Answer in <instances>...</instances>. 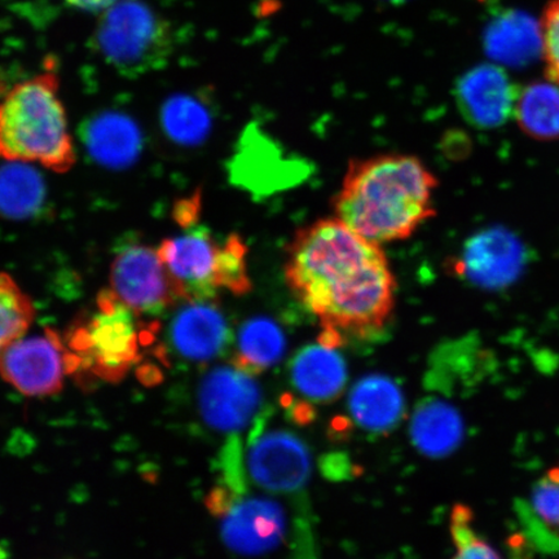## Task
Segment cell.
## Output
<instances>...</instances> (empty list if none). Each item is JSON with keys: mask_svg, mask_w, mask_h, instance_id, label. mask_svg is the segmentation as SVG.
Wrapping results in <instances>:
<instances>
[{"mask_svg": "<svg viewBox=\"0 0 559 559\" xmlns=\"http://www.w3.org/2000/svg\"><path fill=\"white\" fill-rule=\"evenodd\" d=\"M292 295L320 325V344L337 348L372 340L393 318L396 278L381 245L337 218L299 228L286 249Z\"/></svg>", "mask_w": 559, "mask_h": 559, "instance_id": "obj_1", "label": "cell"}, {"mask_svg": "<svg viewBox=\"0 0 559 559\" xmlns=\"http://www.w3.org/2000/svg\"><path fill=\"white\" fill-rule=\"evenodd\" d=\"M437 188L436 175L415 156L356 158L333 199L334 218L374 243L407 240L435 218Z\"/></svg>", "mask_w": 559, "mask_h": 559, "instance_id": "obj_2", "label": "cell"}, {"mask_svg": "<svg viewBox=\"0 0 559 559\" xmlns=\"http://www.w3.org/2000/svg\"><path fill=\"white\" fill-rule=\"evenodd\" d=\"M0 157L66 173L75 163L59 80L53 72L17 83L0 100Z\"/></svg>", "mask_w": 559, "mask_h": 559, "instance_id": "obj_3", "label": "cell"}, {"mask_svg": "<svg viewBox=\"0 0 559 559\" xmlns=\"http://www.w3.org/2000/svg\"><path fill=\"white\" fill-rule=\"evenodd\" d=\"M158 253L180 299H215L221 292L243 296L251 290L249 248L239 235L219 240L193 223L186 233L164 240Z\"/></svg>", "mask_w": 559, "mask_h": 559, "instance_id": "obj_4", "label": "cell"}, {"mask_svg": "<svg viewBox=\"0 0 559 559\" xmlns=\"http://www.w3.org/2000/svg\"><path fill=\"white\" fill-rule=\"evenodd\" d=\"M136 317L111 290L102 293L93 317L70 334L73 372L83 369L105 381L121 380L140 358L143 332Z\"/></svg>", "mask_w": 559, "mask_h": 559, "instance_id": "obj_5", "label": "cell"}, {"mask_svg": "<svg viewBox=\"0 0 559 559\" xmlns=\"http://www.w3.org/2000/svg\"><path fill=\"white\" fill-rule=\"evenodd\" d=\"M103 21L102 51L122 73H145L166 61L169 53L166 25L144 5L134 2L117 5Z\"/></svg>", "mask_w": 559, "mask_h": 559, "instance_id": "obj_6", "label": "cell"}, {"mask_svg": "<svg viewBox=\"0 0 559 559\" xmlns=\"http://www.w3.org/2000/svg\"><path fill=\"white\" fill-rule=\"evenodd\" d=\"M110 284L111 293L136 314L157 317L180 299L158 249L142 243L117 250Z\"/></svg>", "mask_w": 559, "mask_h": 559, "instance_id": "obj_7", "label": "cell"}, {"mask_svg": "<svg viewBox=\"0 0 559 559\" xmlns=\"http://www.w3.org/2000/svg\"><path fill=\"white\" fill-rule=\"evenodd\" d=\"M73 372L69 349L52 331L20 337L0 355V374L27 396L59 393L67 373Z\"/></svg>", "mask_w": 559, "mask_h": 559, "instance_id": "obj_8", "label": "cell"}, {"mask_svg": "<svg viewBox=\"0 0 559 559\" xmlns=\"http://www.w3.org/2000/svg\"><path fill=\"white\" fill-rule=\"evenodd\" d=\"M526 260V249L512 233L491 228L472 237L450 270L479 288L500 289L520 276Z\"/></svg>", "mask_w": 559, "mask_h": 559, "instance_id": "obj_9", "label": "cell"}, {"mask_svg": "<svg viewBox=\"0 0 559 559\" xmlns=\"http://www.w3.org/2000/svg\"><path fill=\"white\" fill-rule=\"evenodd\" d=\"M248 471L251 479L270 492H296L309 480L310 452L290 432L271 431L250 444Z\"/></svg>", "mask_w": 559, "mask_h": 559, "instance_id": "obj_10", "label": "cell"}, {"mask_svg": "<svg viewBox=\"0 0 559 559\" xmlns=\"http://www.w3.org/2000/svg\"><path fill=\"white\" fill-rule=\"evenodd\" d=\"M166 338L180 359L206 362L226 352L233 332L214 299H190L174 313Z\"/></svg>", "mask_w": 559, "mask_h": 559, "instance_id": "obj_11", "label": "cell"}, {"mask_svg": "<svg viewBox=\"0 0 559 559\" xmlns=\"http://www.w3.org/2000/svg\"><path fill=\"white\" fill-rule=\"evenodd\" d=\"M199 404L202 417L214 429L237 431L260 409L261 391L251 374L235 367H219L201 382Z\"/></svg>", "mask_w": 559, "mask_h": 559, "instance_id": "obj_12", "label": "cell"}, {"mask_svg": "<svg viewBox=\"0 0 559 559\" xmlns=\"http://www.w3.org/2000/svg\"><path fill=\"white\" fill-rule=\"evenodd\" d=\"M520 88L506 70L480 64L460 76L454 90L457 108L475 128L495 129L514 115Z\"/></svg>", "mask_w": 559, "mask_h": 559, "instance_id": "obj_13", "label": "cell"}, {"mask_svg": "<svg viewBox=\"0 0 559 559\" xmlns=\"http://www.w3.org/2000/svg\"><path fill=\"white\" fill-rule=\"evenodd\" d=\"M221 516L223 540L239 554L261 555L283 539L284 514L276 502L240 496Z\"/></svg>", "mask_w": 559, "mask_h": 559, "instance_id": "obj_14", "label": "cell"}, {"mask_svg": "<svg viewBox=\"0 0 559 559\" xmlns=\"http://www.w3.org/2000/svg\"><path fill=\"white\" fill-rule=\"evenodd\" d=\"M81 140L91 158L110 169H124L135 163L143 151V134L130 117L97 115L82 126Z\"/></svg>", "mask_w": 559, "mask_h": 559, "instance_id": "obj_15", "label": "cell"}, {"mask_svg": "<svg viewBox=\"0 0 559 559\" xmlns=\"http://www.w3.org/2000/svg\"><path fill=\"white\" fill-rule=\"evenodd\" d=\"M522 533L536 550L559 555V464L542 475L515 504Z\"/></svg>", "mask_w": 559, "mask_h": 559, "instance_id": "obj_16", "label": "cell"}, {"mask_svg": "<svg viewBox=\"0 0 559 559\" xmlns=\"http://www.w3.org/2000/svg\"><path fill=\"white\" fill-rule=\"evenodd\" d=\"M290 379L300 394L312 402L328 403L341 395L347 382V368L337 349L307 346L295 356Z\"/></svg>", "mask_w": 559, "mask_h": 559, "instance_id": "obj_17", "label": "cell"}, {"mask_svg": "<svg viewBox=\"0 0 559 559\" xmlns=\"http://www.w3.org/2000/svg\"><path fill=\"white\" fill-rule=\"evenodd\" d=\"M348 407L354 421L370 432H388L400 425L404 416L402 390L389 377L367 376L352 390Z\"/></svg>", "mask_w": 559, "mask_h": 559, "instance_id": "obj_18", "label": "cell"}, {"mask_svg": "<svg viewBox=\"0 0 559 559\" xmlns=\"http://www.w3.org/2000/svg\"><path fill=\"white\" fill-rule=\"evenodd\" d=\"M416 449L429 457L449 456L464 437V423L451 404L428 397L419 402L411 421Z\"/></svg>", "mask_w": 559, "mask_h": 559, "instance_id": "obj_19", "label": "cell"}, {"mask_svg": "<svg viewBox=\"0 0 559 559\" xmlns=\"http://www.w3.org/2000/svg\"><path fill=\"white\" fill-rule=\"evenodd\" d=\"M489 56L509 66L527 64L542 55L539 24L523 13H507L489 25L486 35Z\"/></svg>", "mask_w": 559, "mask_h": 559, "instance_id": "obj_20", "label": "cell"}, {"mask_svg": "<svg viewBox=\"0 0 559 559\" xmlns=\"http://www.w3.org/2000/svg\"><path fill=\"white\" fill-rule=\"evenodd\" d=\"M45 201L46 185L37 169L20 160L0 166V215L29 219L40 213Z\"/></svg>", "mask_w": 559, "mask_h": 559, "instance_id": "obj_21", "label": "cell"}, {"mask_svg": "<svg viewBox=\"0 0 559 559\" xmlns=\"http://www.w3.org/2000/svg\"><path fill=\"white\" fill-rule=\"evenodd\" d=\"M285 352L282 330L267 319L248 321L237 340L233 365L251 376L275 366Z\"/></svg>", "mask_w": 559, "mask_h": 559, "instance_id": "obj_22", "label": "cell"}, {"mask_svg": "<svg viewBox=\"0 0 559 559\" xmlns=\"http://www.w3.org/2000/svg\"><path fill=\"white\" fill-rule=\"evenodd\" d=\"M514 115L526 134L559 138V85L551 81L534 82L521 88Z\"/></svg>", "mask_w": 559, "mask_h": 559, "instance_id": "obj_23", "label": "cell"}, {"mask_svg": "<svg viewBox=\"0 0 559 559\" xmlns=\"http://www.w3.org/2000/svg\"><path fill=\"white\" fill-rule=\"evenodd\" d=\"M160 126L174 144L194 146L204 142L212 121L204 105L192 97L175 96L165 104Z\"/></svg>", "mask_w": 559, "mask_h": 559, "instance_id": "obj_24", "label": "cell"}, {"mask_svg": "<svg viewBox=\"0 0 559 559\" xmlns=\"http://www.w3.org/2000/svg\"><path fill=\"white\" fill-rule=\"evenodd\" d=\"M34 318L31 299L5 274H0V355L29 330Z\"/></svg>", "mask_w": 559, "mask_h": 559, "instance_id": "obj_25", "label": "cell"}, {"mask_svg": "<svg viewBox=\"0 0 559 559\" xmlns=\"http://www.w3.org/2000/svg\"><path fill=\"white\" fill-rule=\"evenodd\" d=\"M474 514L469 507L457 504L451 513V536L456 548L452 559H502L473 526Z\"/></svg>", "mask_w": 559, "mask_h": 559, "instance_id": "obj_26", "label": "cell"}, {"mask_svg": "<svg viewBox=\"0 0 559 559\" xmlns=\"http://www.w3.org/2000/svg\"><path fill=\"white\" fill-rule=\"evenodd\" d=\"M542 58L545 72L559 85V0H550L539 21Z\"/></svg>", "mask_w": 559, "mask_h": 559, "instance_id": "obj_27", "label": "cell"}, {"mask_svg": "<svg viewBox=\"0 0 559 559\" xmlns=\"http://www.w3.org/2000/svg\"><path fill=\"white\" fill-rule=\"evenodd\" d=\"M66 2L83 11H99L109 9L115 0H66Z\"/></svg>", "mask_w": 559, "mask_h": 559, "instance_id": "obj_28", "label": "cell"}]
</instances>
